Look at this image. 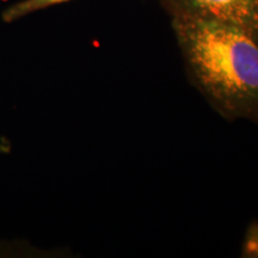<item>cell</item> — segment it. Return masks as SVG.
I'll list each match as a JSON object with an SVG mask.
<instances>
[{
  "instance_id": "6da1fadb",
  "label": "cell",
  "mask_w": 258,
  "mask_h": 258,
  "mask_svg": "<svg viewBox=\"0 0 258 258\" xmlns=\"http://www.w3.org/2000/svg\"><path fill=\"white\" fill-rule=\"evenodd\" d=\"M177 42L200 89L226 115L258 117V30L172 17Z\"/></svg>"
},
{
  "instance_id": "7a4b0ae2",
  "label": "cell",
  "mask_w": 258,
  "mask_h": 258,
  "mask_svg": "<svg viewBox=\"0 0 258 258\" xmlns=\"http://www.w3.org/2000/svg\"><path fill=\"white\" fill-rule=\"evenodd\" d=\"M171 17L217 21L258 30V0H161Z\"/></svg>"
},
{
  "instance_id": "3957f363",
  "label": "cell",
  "mask_w": 258,
  "mask_h": 258,
  "mask_svg": "<svg viewBox=\"0 0 258 258\" xmlns=\"http://www.w3.org/2000/svg\"><path fill=\"white\" fill-rule=\"evenodd\" d=\"M67 2H71V0H22V2L9 6L3 12V19L6 23H11V22L32 14V12L40 11V10L50 8L54 5L63 4Z\"/></svg>"
},
{
  "instance_id": "277c9868",
  "label": "cell",
  "mask_w": 258,
  "mask_h": 258,
  "mask_svg": "<svg viewBox=\"0 0 258 258\" xmlns=\"http://www.w3.org/2000/svg\"><path fill=\"white\" fill-rule=\"evenodd\" d=\"M245 253L258 257V225L252 226L245 240Z\"/></svg>"
}]
</instances>
